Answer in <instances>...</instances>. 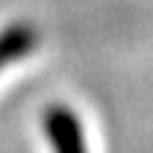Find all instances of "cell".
<instances>
[{"mask_svg":"<svg viewBox=\"0 0 153 153\" xmlns=\"http://www.w3.org/2000/svg\"><path fill=\"white\" fill-rule=\"evenodd\" d=\"M44 127L56 153H88L82 138V124L68 106H53L44 115Z\"/></svg>","mask_w":153,"mask_h":153,"instance_id":"obj_1","label":"cell"},{"mask_svg":"<svg viewBox=\"0 0 153 153\" xmlns=\"http://www.w3.org/2000/svg\"><path fill=\"white\" fill-rule=\"evenodd\" d=\"M33 47H36V33H33L30 27L18 24V27L3 30V33H0V71H3L9 62L27 56Z\"/></svg>","mask_w":153,"mask_h":153,"instance_id":"obj_2","label":"cell"}]
</instances>
